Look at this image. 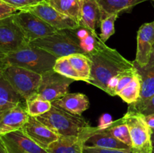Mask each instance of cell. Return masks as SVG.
Here are the masks:
<instances>
[{
	"mask_svg": "<svg viewBox=\"0 0 154 153\" xmlns=\"http://www.w3.org/2000/svg\"><path fill=\"white\" fill-rule=\"evenodd\" d=\"M57 59L45 50L29 44L3 58L7 65L23 68L41 75L52 70Z\"/></svg>",
	"mask_w": 154,
	"mask_h": 153,
	"instance_id": "7a4b0ae2",
	"label": "cell"
},
{
	"mask_svg": "<svg viewBox=\"0 0 154 153\" xmlns=\"http://www.w3.org/2000/svg\"><path fill=\"white\" fill-rule=\"evenodd\" d=\"M67 58L82 80L89 83L91 78V61L90 58L83 53L72 54Z\"/></svg>",
	"mask_w": 154,
	"mask_h": 153,
	"instance_id": "603a6c76",
	"label": "cell"
},
{
	"mask_svg": "<svg viewBox=\"0 0 154 153\" xmlns=\"http://www.w3.org/2000/svg\"><path fill=\"white\" fill-rule=\"evenodd\" d=\"M83 153H132L131 150L113 149V148H102L96 147L84 146Z\"/></svg>",
	"mask_w": 154,
	"mask_h": 153,
	"instance_id": "4dcf8cb0",
	"label": "cell"
},
{
	"mask_svg": "<svg viewBox=\"0 0 154 153\" xmlns=\"http://www.w3.org/2000/svg\"><path fill=\"white\" fill-rule=\"evenodd\" d=\"M152 1H153V2H154V0H152Z\"/></svg>",
	"mask_w": 154,
	"mask_h": 153,
	"instance_id": "60d3db41",
	"label": "cell"
},
{
	"mask_svg": "<svg viewBox=\"0 0 154 153\" xmlns=\"http://www.w3.org/2000/svg\"><path fill=\"white\" fill-rule=\"evenodd\" d=\"M89 58L91 61V78L89 83L105 92L111 78L134 68L133 62L127 60L117 50L106 44Z\"/></svg>",
	"mask_w": 154,
	"mask_h": 153,
	"instance_id": "6da1fadb",
	"label": "cell"
},
{
	"mask_svg": "<svg viewBox=\"0 0 154 153\" xmlns=\"http://www.w3.org/2000/svg\"><path fill=\"white\" fill-rule=\"evenodd\" d=\"M153 48H154V46H153Z\"/></svg>",
	"mask_w": 154,
	"mask_h": 153,
	"instance_id": "b9f144b4",
	"label": "cell"
},
{
	"mask_svg": "<svg viewBox=\"0 0 154 153\" xmlns=\"http://www.w3.org/2000/svg\"><path fill=\"white\" fill-rule=\"evenodd\" d=\"M6 66H7V64H5V62H4L3 58H0V76H2V72Z\"/></svg>",
	"mask_w": 154,
	"mask_h": 153,
	"instance_id": "d590c367",
	"label": "cell"
},
{
	"mask_svg": "<svg viewBox=\"0 0 154 153\" xmlns=\"http://www.w3.org/2000/svg\"><path fill=\"white\" fill-rule=\"evenodd\" d=\"M152 141L154 143V129H152Z\"/></svg>",
	"mask_w": 154,
	"mask_h": 153,
	"instance_id": "74e56055",
	"label": "cell"
},
{
	"mask_svg": "<svg viewBox=\"0 0 154 153\" xmlns=\"http://www.w3.org/2000/svg\"><path fill=\"white\" fill-rule=\"evenodd\" d=\"M29 44L45 50L57 58L75 53H83L79 45L69 34L67 29L60 30L54 34L33 40Z\"/></svg>",
	"mask_w": 154,
	"mask_h": 153,
	"instance_id": "8992f818",
	"label": "cell"
},
{
	"mask_svg": "<svg viewBox=\"0 0 154 153\" xmlns=\"http://www.w3.org/2000/svg\"><path fill=\"white\" fill-rule=\"evenodd\" d=\"M2 76L25 101L37 94L42 80V75L39 74L14 65L6 66Z\"/></svg>",
	"mask_w": 154,
	"mask_h": 153,
	"instance_id": "5b68a950",
	"label": "cell"
},
{
	"mask_svg": "<svg viewBox=\"0 0 154 153\" xmlns=\"http://www.w3.org/2000/svg\"><path fill=\"white\" fill-rule=\"evenodd\" d=\"M133 64L141 78V90L140 97L136 102L129 104L127 111L141 112L146 104L154 95V48L150 61L145 66L138 65L133 62Z\"/></svg>",
	"mask_w": 154,
	"mask_h": 153,
	"instance_id": "8fae6325",
	"label": "cell"
},
{
	"mask_svg": "<svg viewBox=\"0 0 154 153\" xmlns=\"http://www.w3.org/2000/svg\"><path fill=\"white\" fill-rule=\"evenodd\" d=\"M102 9L105 17L128 11L137 4L147 0H95Z\"/></svg>",
	"mask_w": 154,
	"mask_h": 153,
	"instance_id": "44dd1931",
	"label": "cell"
},
{
	"mask_svg": "<svg viewBox=\"0 0 154 153\" xmlns=\"http://www.w3.org/2000/svg\"><path fill=\"white\" fill-rule=\"evenodd\" d=\"M60 13L75 20L79 23L82 0H45Z\"/></svg>",
	"mask_w": 154,
	"mask_h": 153,
	"instance_id": "7402d4cb",
	"label": "cell"
},
{
	"mask_svg": "<svg viewBox=\"0 0 154 153\" xmlns=\"http://www.w3.org/2000/svg\"><path fill=\"white\" fill-rule=\"evenodd\" d=\"M74 81L52 69L42 74L37 94L45 100L54 102L68 94L69 86Z\"/></svg>",
	"mask_w": 154,
	"mask_h": 153,
	"instance_id": "ba28073f",
	"label": "cell"
},
{
	"mask_svg": "<svg viewBox=\"0 0 154 153\" xmlns=\"http://www.w3.org/2000/svg\"><path fill=\"white\" fill-rule=\"evenodd\" d=\"M140 112L142 113L144 116H147L150 115V114L154 113V95L146 104V105L144 106V108L141 110Z\"/></svg>",
	"mask_w": 154,
	"mask_h": 153,
	"instance_id": "836d02e7",
	"label": "cell"
},
{
	"mask_svg": "<svg viewBox=\"0 0 154 153\" xmlns=\"http://www.w3.org/2000/svg\"><path fill=\"white\" fill-rule=\"evenodd\" d=\"M108 130L114 137L129 146L131 148L132 142H131L130 134L127 125L123 122L122 118L114 122L113 124L108 128Z\"/></svg>",
	"mask_w": 154,
	"mask_h": 153,
	"instance_id": "484cf974",
	"label": "cell"
},
{
	"mask_svg": "<svg viewBox=\"0 0 154 153\" xmlns=\"http://www.w3.org/2000/svg\"><path fill=\"white\" fill-rule=\"evenodd\" d=\"M23 100L11 84L2 76H0V117Z\"/></svg>",
	"mask_w": 154,
	"mask_h": 153,
	"instance_id": "ffe728a7",
	"label": "cell"
},
{
	"mask_svg": "<svg viewBox=\"0 0 154 153\" xmlns=\"http://www.w3.org/2000/svg\"><path fill=\"white\" fill-rule=\"evenodd\" d=\"M0 153H8L5 146L4 143H3L1 137H0Z\"/></svg>",
	"mask_w": 154,
	"mask_h": 153,
	"instance_id": "8d00e7d4",
	"label": "cell"
},
{
	"mask_svg": "<svg viewBox=\"0 0 154 153\" xmlns=\"http://www.w3.org/2000/svg\"><path fill=\"white\" fill-rule=\"evenodd\" d=\"M105 18L102 9L95 0H82L81 8V20L79 23L96 32Z\"/></svg>",
	"mask_w": 154,
	"mask_h": 153,
	"instance_id": "ac0fdd59",
	"label": "cell"
},
{
	"mask_svg": "<svg viewBox=\"0 0 154 153\" xmlns=\"http://www.w3.org/2000/svg\"><path fill=\"white\" fill-rule=\"evenodd\" d=\"M153 152H152V153H154V143L153 142Z\"/></svg>",
	"mask_w": 154,
	"mask_h": 153,
	"instance_id": "f35d334b",
	"label": "cell"
},
{
	"mask_svg": "<svg viewBox=\"0 0 154 153\" xmlns=\"http://www.w3.org/2000/svg\"><path fill=\"white\" fill-rule=\"evenodd\" d=\"M52 104L76 116H81L83 112L90 107L88 98L80 92L68 93L58 100L52 102Z\"/></svg>",
	"mask_w": 154,
	"mask_h": 153,
	"instance_id": "e0dca14e",
	"label": "cell"
},
{
	"mask_svg": "<svg viewBox=\"0 0 154 153\" xmlns=\"http://www.w3.org/2000/svg\"><path fill=\"white\" fill-rule=\"evenodd\" d=\"M118 14H113L106 16L102 20L100 26V34L99 38L105 44L111 36L115 33V22L118 18Z\"/></svg>",
	"mask_w": 154,
	"mask_h": 153,
	"instance_id": "83f0119b",
	"label": "cell"
},
{
	"mask_svg": "<svg viewBox=\"0 0 154 153\" xmlns=\"http://www.w3.org/2000/svg\"><path fill=\"white\" fill-rule=\"evenodd\" d=\"M1 1L17 9L18 10H21L31 6L35 5L44 0H1Z\"/></svg>",
	"mask_w": 154,
	"mask_h": 153,
	"instance_id": "f546056e",
	"label": "cell"
},
{
	"mask_svg": "<svg viewBox=\"0 0 154 153\" xmlns=\"http://www.w3.org/2000/svg\"><path fill=\"white\" fill-rule=\"evenodd\" d=\"M122 119L129 128L132 153H152V129L146 122L145 116L141 112L127 111Z\"/></svg>",
	"mask_w": 154,
	"mask_h": 153,
	"instance_id": "277c9868",
	"label": "cell"
},
{
	"mask_svg": "<svg viewBox=\"0 0 154 153\" xmlns=\"http://www.w3.org/2000/svg\"><path fill=\"white\" fill-rule=\"evenodd\" d=\"M8 153H48L21 129L0 136Z\"/></svg>",
	"mask_w": 154,
	"mask_h": 153,
	"instance_id": "7c38bea8",
	"label": "cell"
},
{
	"mask_svg": "<svg viewBox=\"0 0 154 153\" xmlns=\"http://www.w3.org/2000/svg\"><path fill=\"white\" fill-rule=\"evenodd\" d=\"M13 18L29 44L58 31L40 17L27 10H18L13 14Z\"/></svg>",
	"mask_w": 154,
	"mask_h": 153,
	"instance_id": "52a82bcc",
	"label": "cell"
},
{
	"mask_svg": "<svg viewBox=\"0 0 154 153\" xmlns=\"http://www.w3.org/2000/svg\"><path fill=\"white\" fill-rule=\"evenodd\" d=\"M21 10L31 12L58 31L72 29L79 25V23L74 19L60 13L54 8L45 0L35 5L31 6Z\"/></svg>",
	"mask_w": 154,
	"mask_h": 153,
	"instance_id": "30bf717a",
	"label": "cell"
},
{
	"mask_svg": "<svg viewBox=\"0 0 154 153\" xmlns=\"http://www.w3.org/2000/svg\"><path fill=\"white\" fill-rule=\"evenodd\" d=\"M59 136H78L90 126L81 116H76L52 104L51 110L36 117Z\"/></svg>",
	"mask_w": 154,
	"mask_h": 153,
	"instance_id": "3957f363",
	"label": "cell"
},
{
	"mask_svg": "<svg viewBox=\"0 0 154 153\" xmlns=\"http://www.w3.org/2000/svg\"><path fill=\"white\" fill-rule=\"evenodd\" d=\"M141 90V78L138 70L133 79L129 84L119 92L117 94L121 98L123 101L126 102L128 104H131L138 100Z\"/></svg>",
	"mask_w": 154,
	"mask_h": 153,
	"instance_id": "cb8c5ba5",
	"label": "cell"
},
{
	"mask_svg": "<svg viewBox=\"0 0 154 153\" xmlns=\"http://www.w3.org/2000/svg\"><path fill=\"white\" fill-rule=\"evenodd\" d=\"M29 117L26 101L21 102L0 117V136L21 129Z\"/></svg>",
	"mask_w": 154,
	"mask_h": 153,
	"instance_id": "2e32d148",
	"label": "cell"
},
{
	"mask_svg": "<svg viewBox=\"0 0 154 153\" xmlns=\"http://www.w3.org/2000/svg\"><path fill=\"white\" fill-rule=\"evenodd\" d=\"M17 11V9L14 8L12 6L9 5V4H6L3 2H0V20L12 16Z\"/></svg>",
	"mask_w": 154,
	"mask_h": 153,
	"instance_id": "1f68e13d",
	"label": "cell"
},
{
	"mask_svg": "<svg viewBox=\"0 0 154 153\" xmlns=\"http://www.w3.org/2000/svg\"><path fill=\"white\" fill-rule=\"evenodd\" d=\"M154 46V20L141 26L137 34V51L134 62L145 66L150 61Z\"/></svg>",
	"mask_w": 154,
	"mask_h": 153,
	"instance_id": "5bb4252c",
	"label": "cell"
},
{
	"mask_svg": "<svg viewBox=\"0 0 154 153\" xmlns=\"http://www.w3.org/2000/svg\"><path fill=\"white\" fill-rule=\"evenodd\" d=\"M114 122L111 120V116L108 115V114H105L102 116L99 120V125L98 127L101 129H105L108 128V127L113 124Z\"/></svg>",
	"mask_w": 154,
	"mask_h": 153,
	"instance_id": "d6a6232c",
	"label": "cell"
},
{
	"mask_svg": "<svg viewBox=\"0 0 154 153\" xmlns=\"http://www.w3.org/2000/svg\"><path fill=\"white\" fill-rule=\"evenodd\" d=\"M13 15L0 20V58L28 44Z\"/></svg>",
	"mask_w": 154,
	"mask_h": 153,
	"instance_id": "9c48e42d",
	"label": "cell"
},
{
	"mask_svg": "<svg viewBox=\"0 0 154 153\" xmlns=\"http://www.w3.org/2000/svg\"><path fill=\"white\" fill-rule=\"evenodd\" d=\"M137 73L136 68L134 66L133 68L129 69L124 72H122L119 74V81L118 84L116 88V94H118L121 90H123L128 84L130 82V81L133 79L134 76Z\"/></svg>",
	"mask_w": 154,
	"mask_h": 153,
	"instance_id": "f1b7e54d",
	"label": "cell"
},
{
	"mask_svg": "<svg viewBox=\"0 0 154 153\" xmlns=\"http://www.w3.org/2000/svg\"><path fill=\"white\" fill-rule=\"evenodd\" d=\"M21 130L42 148L47 149L52 142L59 138V135L41 122L36 117H29L28 121Z\"/></svg>",
	"mask_w": 154,
	"mask_h": 153,
	"instance_id": "9a60e30c",
	"label": "cell"
},
{
	"mask_svg": "<svg viewBox=\"0 0 154 153\" xmlns=\"http://www.w3.org/2000/svg\"><path fill=\"white\" fill-rule=\"evenodd\" d=\"M26 106L29 116L37 117L51 110L52 102L45 100L37 94L26 100Z\"/></svg>",
	"mask_w": 154,
	"mask_h": 153,
	"instance_id": "d4e9b609",
	"label": "cell"
},
{
	"mask_svg": "<svg viewBox=\"0 0 154 153\" xmlns=\"http://www.w3.org/2000/svg\"><path fill=\"white\" fill-rule=\"evenodd\" d=\"M2 2V1H1V0H0V2Z\"/></svg>",
	"mask_w": 154,
	"mask_h": 153,
	"instance_id": "ab89813d",
	"label": "cell"
},
{
	"mask_svg": "<svg viewBox=\"0 0 154 153\" xmlns=\"http://www.w3.org/2000/svg\"><path fill=\"white\" fill-rule=\"evenodd\" d=\"M84 141L80 136H60L47 148L48 153H83Z\"/></svg>",
	"mask_w": 154,
	"mask_h": 153,
	"instance_id": "d6986e66",
	"label": "cell"
},
{
	"mask_svg": "<svg viewBox=\"0 0 154 153\" xmlns=\"http://www.w3.org/2000/svg\"><path fill=\"white\" fill-rule=\"evenodd\" d=\"M69 34L73 38L87 57L93 55L102 49L105 44L101 40L96 32L93 31L86 26L79 25L72 29H67Z\"/></svg>",
	"mask_w": 154,
	"mask_h": 153,
	"instance_id": "4fadbf2b",
	"label": "cell"
},
{
	"mask_svg": "<svg viewBox=\"0 0 154 153\" xmlns=\"http://www.w3.org/2000/svg\"><path fill=\"white\" fill-rule=\"evenodd\" d=\"M53 69L57 73L68 78L74 80L75 81L82 80L80 75L77 73L76 70L73 68L72 64H70L67 56L57 58Z\"/></svg>",
	"mask_w": 154,
	"mask_h": 153,
	"instance_id": "4316f807",
	"label": "cell"
},
{
	"mask_svg": "<svg viewBox=\"0 0 154 153\" xmlns=\"http://www.w3.org/2000/svg\"><path fill=\"white\" fill-rule=\"evenodd\" d=\"M145 116V121L151 129H154V113L150 115L144 116Z\"/></svg>",
	"mask_w": 154,
	"mask_h": 153,
	"instance_id": "e575fe53",
	"label": "cell"
}]
</instances>
